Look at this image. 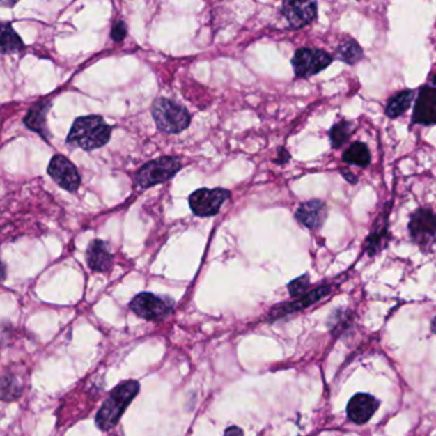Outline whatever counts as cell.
Returning a JSON list of instances; mask_svg holds the SVG:
<instances>
[{
	"label": "cell",
	"instance_id": "obj_1",
	"mask_svg": "<svg viewBox=\"0 0 436 436\" xmlns=\"http://www.w3.org/2000/svg\"><path fill=\"white\" fill-rule=\"evenodd\" d=\"M111 136V127L99 116L79 117L70 128L67 143L70 148L91 151L105 146Z\"/></svg>",
	"mask_w": 436,
	"mask_h": 436
},
{
	"label": "cell",
	"instance_id": "obj_2",
	"mask_svg": "<svg viewBox=\"0 0 436 436\" xmlns=\"http://www.w3.org/2000/svg\"><path fill=\"white\" fill-rule=\"evenodd\" d=\"M139 391L140 384L134 380H127L117 385L110 391L109 397L96 414V426L102 431H109L114 428Z\"/></svg>",
	"mask_w": 436,
	"mask_h": 436
},
{
	"label": "cell",
	"instance_id": "obj_3",
	"mask_svg": "<svg viewBox=\"0 0 436 436\" xmlns=\"http://www.w3.org/2000/svg\"><path fill=\"white\" fill-rule=\"evenodd\" d=\"M153 117L156 125L164 133H180L188 128L191 116L186 108L169 99H157L153 105Z\"/></svg>",
	"mask_w": 436,
	"mask_h": 436
},
{
	"label": "cell",
	"instance_id": "obj_4",
	"mask_svg": "<svg viewBox=\"0 0 436 436\" xmlns=\"http://www.w3.org/2000/svg\"><path fill=\"white\" fill-rule=\"evenodd\" d=\"M333 61L334 55L319 47H299L290 63L297 78H310L327 70Z\"/></svg>",
	"mask_w": 436,
	"mask_h": 436
},
{
	"label": "cell",
	"instance_id": "obj_5",
	"mask_svg": "<svg viewBox=\"0 0 436 436\" xmlns=\"http://www.w3.org/2000/svg\"><path fill=\"white\" fill-rule=\"evenodd\" d=\"M407 228L413 243L426 252L436 241V212L428 208L416 209L410 215Z\"/></svg>",
	"mask_w": 436,
	"mask_h": 436
},
{
	"label": "cell",
	"instance_id": "obj_6",
	"mask_svg": "<svg viewBox=\"0 0 436 436\" xmlns=\"http://www.w3.org/2000/svg\"><path fill=\"white\" fill-rule=\"evenodd\" d=\"M182 169V163L177 157L164 156L145 164L136 174V180L142 188L153 187L171 180Z\"/></svg>",
	"mask_w": 436,
	"mask_h": 436
},
{
	"label": "cell",
	"instance_id": "obj_7",
	"mask_svg": "<svg viewBox=\"0 0 436 436\" xmlns=\"http://www.w3.org/2000/svg\"><path fill=\"white\" fill-rule=\"evenodd\" d=\"M229 197L231 192L224 188H200L189 196L188 203L196 217L208 218L217 215Z\"/></svg>",
	"mask_w": 436,
	"mask_h": 436
},
{
	"label": "cell",
	"instance_id": "obj_8",
	"mask_svg": "<svg viewBox=\"0 0 436 436\" xmlns=\"http://www.w3.org/2000/svg\"><path fill=\"white\" fill-rule=\"evenodd\" d=\"M130 307L142 319L148 321H162L171 313L173 304L165 298L143 292L133 298Z\"/></svg>",
	"mask_w": 436,
	"mask_h": 436
},
{
	"label": "cell",
	"instance_id": "obj_9",
	"mask_svg": "<svg viewBox=\"0 0 436 436\" xmlns=\"http://www.w3.org/2000/svg\"><path fill=\"white\" fill-rule=\"evenodd\" d=\"M391 208H393L391 201L385 203L382 214L376 218L371 232L364 241V251L370 257L379 255L382 249L388 247V243L391 240L389 232V217Z\"/></svg>",
	"mask_w": 436,
	"mask_h": 436
},
{
	"label": "cell",
	"instance_id": "obj_10",
	"mask_svg": "<svg viewBox=\"0 0 436 436\" xmlns=\"http://www.w3.org/2000/svg\"><path fill=\"white\" fill-rule=\"evenodd\" d=\"M411 123L425 127L436 125L435 86H421L414 102Z\"/></svg>",
	"mask_w": 436,
	"mask_h": 436
},
{
	"label": "cell",
	"instance_id": "obj_11",
	"mask_svg": "<svg viewBox=\"0 0 436 436\" xmlns=\"http://www.w3.org/2000/svg\"><path fill=\"white\" fill-rule=\"evenodd\" d=\"M47 173L59 187L68 192H76L81 185L77 168L65 156H53L47 166Z\"/></svg>",
	"mask_w": 436,
	"mask_h": 436
},
{
	"label": "cell",
	"instance_id": "obj_12",
	"mask_svg": "<svg viewBox=\"0 0 436 436\" xmlns=\"http://www.w3.org/2000/svg\"><path fill=\"white\" fill-rule=\"evenodd\" d=\"M281 13L287 18L290 29L299 30L318 18L319 4L318 1H284Z\"/></svg>",
	"mask_w": 436,
	"mask_h": 436
},
{
	"label": "cell",
	"instance_id": "obj_13",
	"mask_svg": "<svg viewBox=\"0 0 436 436\" xmlns=\"http://www.w3.org/2000/svg\"><path fill=\"white\" fill-rule=\"evenodd\" d=\"M332 287L330 286H320L318 288L312 289L310 292H307L304 296L298 297L295 301L290 302H284V304H278L272 309V311L269 313V319L277 320L284 318L290 313L295 312L302 311L304 309L310 307L312 304L319 302L320 299H322L324 297L330 295Z\"/></svg>",
	"mask_w": 436,
	"mask_h": 436
},
{
	"label": "cell",
	"instance_id": "obj_14",
	"mask_svg": "<svg viewBox=\"0 0 436 436\" xmlns=\"http://www.w3.org/2000/svg\"><path fill=\"white\" fill-rule=\"evenodd\" d=\"M329 217L327 203L319 198L301 203L295 212V219L298 224L310 229L319 231L327 223Z\"/></svg>",
	"mask_w": 436,
	"mask_h": 436
},
{
	"label": "cell",
	"instance_id": "obj_15",
	"mask_svg": "<svg viewBox=\"0 0 436 436\" xmlns=\"http://www.w3.org/2000/svg\"><path fill=\"white\" fill-rule=\"evenodd\" d=\"M379 408V400L367 393H357L350 399L347 414L357 425H364L373 419Z\"/></svg>",
	"mask_w": 436,
	"mask_h": 436
},
{
	"label": "cell",
	"instance_id": "obj_16",
	"mask_svg": "<svg viewBox=\"0 0 436 436\" xmlns=\"http://www.w3.org/2000/svg\"><path fill=\"white\" fill-rule=\"evenodd\" d=\"M86 260L90 269L99 273L108 272L113 263V257L110 254L108 244L100 240H95L90 243L87 254H86Z\"/></svg>",
	"mask_w": 436,
	"mask_h": 436
},
{
	"label": "cell",
	"instance_id": "obj_17",
	"mask_svg": "<svg viewBox=\"0 0 436 436\" xmlns=\"http://www.w3.org/2000/svg\"><path fill=\"white\" fill-rule=\"evenodd\" d=\"M416 96V91L412 88H405L397 94L390 96L385 105V116L390 119L402 117L407 110L411 108Z\"/></svg>",
	"mask_w": 436,
	"mask_h": 436
},
{
	"label": "cell",
	"instance_id": "obj_18",
	"mask_svg": "<svg viewBox=\"0 0 436 436\" xmlns=\"http://www.w3.org/2000/svg\"><path fill=\"white\" fill-rule=\"evenodd\" d=\"M49 108H50V102H38L29 110L27 116L24 119V125L32 131L39 133L40 136H42L44 139H47V113Z\"/></svg>",
	"mask_w": 436,
	"mask_h": 436
},
{
	"label": "cell",
	"instance_id": "obj_19",
	"mask_svg": "<svg viewBox=\"0 0 436 436\" xmlns=\"http://www.w3.org/2000/svg\"><path fill=\"white\" fill-rule=\"evenodd\" d=\"M364 49L355 39L342 40L335 49L334 59H339L341 62L348 65L359 64L364 59Z\"/></svg>",
	"mask_w": 436,
	"mask_h": 436
},
{
	"label": "cell",
	"instance_id": "obj_20",
	"mask_svg": "<svg viewBox=\"0 0 436 436\" xmlns=\"http://www.w3.org/2000/svg\"><path fill=\"white\" fill-rule=\"evenodd\" d=\"M371 151L365 142L356 141L343 153L342 160L345 164L367 168L371 164Z\"/></svg>",
	"mask_w": 436,
	"mask_h": 436
},
{
	"label": "cell",
	"instance_id": "obj_21",
	"mask_svg": "<svg viewBox=\"0 0 436 436\" xmlns=\"http://www.w3.org/2000/svg\"><path fill=\"white\" fill-rule=\"evenodd\" d=\"M355 130H356L355 122L347 120V119H342L332 125V128L329 130V140H330L332 148L334 150L342 148L348 141L351 140Z\"/></svg>",
	"mask_w": 436,
	"mask_h": 436
},
{
	"label": "cell",
	"instance_id": "obj_22",
	"mask_svg": "<svg viewBox=\"0 0 436 436\" xmlns=\"http://www.w3.org/2000/svg\"><path fill=\"white\" fill-rule=\"evenodd\" d=\"M24 49V42L20 39L10 24H3L1 30V52L3 54L16 53Z\"/></svg>",
	"mask_w": 436,
	"mask_h": 436
},
{
	"label": "cell",
	"instance_id": "obj_23",
	"mask_svg": "<svg viewBox=\"0 0 436 436\" xmlns=\"http://www.w3.org/2000/svg\"><path fill=\"white\" fill-rule=\"evenodd\" d=\"M329 324L332 325V330L335 334H339V332L342 333L343 330L347 327L351 325V312L345 311L341 309L339 311H334L332 313Z\"/></svg>",
	"mask_w": 436,
	"mask_h": 436
},
{
	"label": "cell",
	"instance_id": "obj_24",
	"mask_svg": "<svg viewBox=\"0 0 436 436\" xmlns=\"http://www.w3.org/2000/svg\"><path fill=\"white\" fill-rule=\"evenodd\" d=\"M310 287V277L309 274H304L296 278L295 281L288 284L289 295L292 297H301L307 293V289Z\"/></svg>",
	"mask_w": 436,
	"mask_h": 436
},
{
	"label": "cell",
	"instance_id": "obj_25",
	"mask_svg": "<svg viewBox=\"0 0 436 436\" xmlns=\"http://www.w3.org/2000/svg\"><path fill=\"white\" fill-rule=\"evenodd\" d=\"M125 35H127V27H125V22L118 21L117 24H114L111 29V39L119 42V41L125 39Z\"/></svg>",
	"mask_w": 436,
	"mask_h": 436
},
{
	"label": "cell",
	"instance_id": "obj_26",
	"mask_svg": "<svg viewBox=\"0 0 436 436\" xmlns=\"http://www.w3.org/2000/svg\"><path fill=\"white\" fill-rule=\"evenodd\" d=\"M339 173H341V176H342L344 180H347L350 185L352 186H355V185H357L359 183V177L353 173V171H350V169H347V168H341L339 169Z\"/></svg>",
	"mask_w": 436,
	"mask_h": 436
},
{
	"label": "cell",
	"instance_id": "obj_27",
	"mask_svg": "<svg viewBox=\"0 0 436 436\" xmlns=\"http://www.w3.org/2000/svg\"><path fill=\"white\" fill-rule=\"evenodd\" d=\"M289 160H290V154H289L288 151H287L286 148H279L278 159H275L274 162H275V163L281 164V165H284V164L288 163Z\"/></svg>",
	"mask_w": 436,
	"mask_h": 436
},
{
	"label": "cell",
	"instance_id": "obj_28",
	"mask_svg": "<svg viewBox=\"0 0 436 436\" xmlns=\"http://www.w3.org/2000/svg\"><path fill=\"white\" fill-rule=\"evenodd\" d=\"M224 436H243V431L237 426H231L224 431Z\"/></svg>",
	"mask_w": 436,
	"mask_h": 436
},
{
	"label": "cell",
	"instance_id": "obj_29",
	"mask_svg": "<svg viewBox=\"0 0 436 436\" xmlns=\"http://www.w3.org/2000/svg\"><path fill=\"white\" fill-rule=\"evenodd\" d=\"M431 330L436 335V316L433 319V322H431Z\"/></svg>",
	"mask_w": 436,
	"mask_h": 436
},
{
	"label": "cell",
	"instance_id": "obj_30",
	"mask_svg": "<svg viewBox=\"0 0 436 436\" xmlns=\"http://www.w3.org/2000/svg\"><path fill=\"white\" fill-rule=\"evenodd\" d=\"M431 82H433V84H434V86H435L436 87V73L435 75H434V76H433V79H431Z\"/></svg>",
	"mask_w": 436,
	"mask_h": 436
}]
</instances>
